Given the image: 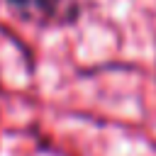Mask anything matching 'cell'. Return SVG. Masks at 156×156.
I'll return each mask as SVG.
<instances>
[{"label":"cell","mask_w":156,"mask_h":156,"mask_svg":"<svg viewBox=\"0 0 156 156\" xmlns=\"http://www.w3.org/2000/svg\"><path fill=\"white\" fill-rule=\"evenodd\" d=\"M7 5L22 20L39 22V24H58L78 15L76 0H7Z\"/></svg>","instance_id":"obj_1"}]
</instances>
